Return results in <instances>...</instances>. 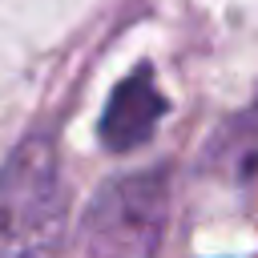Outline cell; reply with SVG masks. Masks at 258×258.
<instances>
[{
	"label": "cell",
	"mask_w": 258,
	"mask_h": 258,
	"mask_svg": "<svg viewBox=\"0 0 258 258\" xmlns=\"http://www.w3.org/2000/svg\"><path fill=\"white\" fill-rule=\"evenodd\" d=\"M169 226V181L161 169L109 177L81 214L85 258H157Z\"/></svg>",
	"instance_id": "cell-2"
},
{
	"label": "cell",
	"mask_w": 258,
	"mask_h": 258,
	"mask_svg": "<svg viewBox=\"0 0 258 258\" xmlns=\"http://www.w3.org/2000/svg\"><path fill=\"white\" fill-rule=\"evenodd\" d=\"M161 117H165V97L153 81V69L141 64L113 89V97L101 113V141L113 153H129L153 137Z\"/></svg>",
	"instance_id": "cell-3"
},
{
	"label": "cell",
	"mask_w": 258,
	"mask_h": 258,
	"mask_svg": "<svg viewBox=\"0 0 258 258\" xmlns=\"http://www.w3.org/2000/svg\"><path fill=\"white\" fill-rule=\"evenodd\" d=\"M69 230V185L56 145L24 137L0 165V258H56Z\"/></svg>",
	"instance_id": "cell-1"
}]
</instances>
